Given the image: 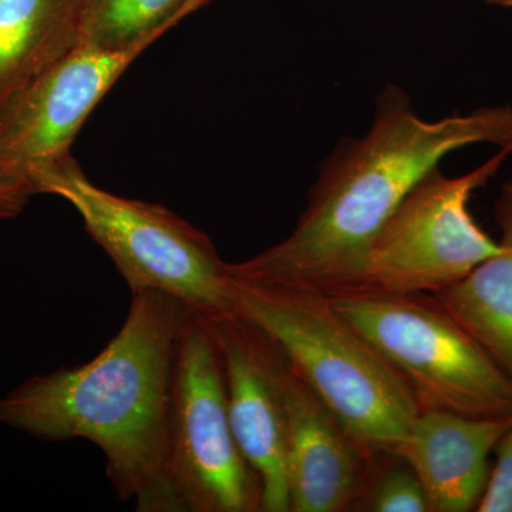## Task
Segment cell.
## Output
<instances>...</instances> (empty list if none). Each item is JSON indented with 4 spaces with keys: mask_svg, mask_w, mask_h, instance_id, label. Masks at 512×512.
<instances>
[{
    "mask_svg": "<svg viewBox=\"0 0 512 512\" xmlns=\"http://www.w3.org/2000/svg\"><path fill=\"white\" fill-rule=\"evenodd\" d=\"M474 144L512 150V107L429 121L403 90L386 87L365 136L343 141L323 164L291 234L247 261L228 264L229 274L326 298L352 295L370 245L407 194L448 154Z\"/></svg>",
    "mask_w": 512,
    "mask_h": 512,
    "instance_id": "6da1fadb",
    "label": "cell"
},
{
    "mask_svg": "<svg viewBox=\"0 0 512 512\" xmlns=\"http://www.w3.org/2000/svg\"><path fill=\"white\" fill-rule=\"evenodd\" d=\"M188 306L131 293L120 332L82 366L32 377L0 399V421L37 439L92 441L120 500L178 512L168 480V399L175 340Z\"/></svg>",
    "mask_w": 512,
    "mask_h": 512,
    "instance_id": "7a4b0ae2",
    "label": "cell"
},
{
    "mask_svg": "<svg viewBox=\"0 0 512 512\" xmlns=\"http://www.w3.org/2000/svg\"><path fill=\"white\" fill-rule=\"evenodd\" d=\"M235 281L237 311L262 330L369 458L396 454L421 412L382 353L326 296Z\"/></svg>",
    "mask_w": 512,
    "mask_h": 512,
    "instance_id": "3957f363",
    "label": "cell"
},
{
    "mask_svg": "<svg viewBox=\"0 0 512 512\" xmlns=\"http://www.w3.org/2000/svg\"><path fill=\"white\" fill-rule=\"evenodd\" d=\"M29 184L33 195H57L73 205L131 293H167L211 320L237 315L227 262L205 232L173 211L101 190L72 154L37 170Z\"/></svg>",
    "mask_w": 512,
    "mask_h": 512,
    "instance_id": "277c9868",
    "label": "cell"
},
{
    "mask_svg": "<svg viewBox=\"0 0 512 512\" xmlns=\"http://www.w3.org/2000/svg\"><path fill=\"white\" fill-rule=\"evenodd\" d=\"M397 370L420 410L511 419L512 376L431 293L329 298Z\"/></svg>",
    "mask_w": 512,
    "mask_h": 512,
    "instance_id": "5b68a950",
    "label": "cell"
},
{
    "mask_svg": "<svg viewBox=\"0 0 512 512\" xmlns=\"http://www.w3.org/2000/svg\"><path fill=\"white\" fill-rule=\"evenodd\" d=\"M168 480L178 512L261 511V485L229 420L212 320L188 309L171 365Z\"/></svg>",
    "mask_w": 512,
    "mask_h": 512,
    "instance_id": "8992f818",
    "label": "cell"
},
{
    "mask_svg": "<svg viewBox=\"0 0 512 512\" xmlns=\"http://www.w3.org/2000/svg\"><path fill=\"white\" fill-rule=\"evenodd\" d=\"M511 154L498 150L460 177H447L440 168L427 174L370 245L355 293H437L497 254L500 242L474 220L470 201Z\"/></svg>",
    "mask_w": 512,
    "mask_h": 512,
    "instance_id": "52a82bcc",
    "label": "cell"
},
{
    "mask_svg": "<svg viewBox=\"0 0 512 512\" xmlns=\"http://www.w3.org/2000/svg\"><path fill=\"white\" fill-rule=\"evenodd\" d=\"M150 46H76L37 77L0 113V175L30 190V177L69 156L84 121Z\"/></svg>",
    "mask_w": 512,
    "mask_h": 512,
    "instance_id": "ba28073f",
    "label": "cell"
},
{
    "mask_svg": "<svg viewBox=\"0 0 512 512\" xmlns=\"http://www.w3.org/2000/svg\"><path fill=\"white\" fill-rule=\"evenodd\" d=\"M227 389L229 420L242 456L261 485L262 512H289L281 352L244 316L212 320Z\"/></svg>",
    "mask_w": 512,
    "mask_h": 512,
    "instance_id": "9c48e42d",
    "label": "cell"
},
{
    "mask_svg": "<svg viewBox=\"0 0 512 512\" xmlns=\"http://www.w3.org/2000/svg\"><path fill=\"white\" fill-rule=\"evenodd\" d=\"M279 380L285 407L289 512L349 510L365 493L375 458L353 443L282 352Z\"/></svg>",
    "mask_w": 512,
    "mask_h": 512,
    "instance_id": "30bf717a",
    "label": "cell"
},
{
    "mask_svg": "<svg viewBox=\"0 0 512 512\" xmlns=\"http://www.w3.org/2000/svg\"><path fill=\"white\" fill-rule=\"evenodd\" d=\"M511 419H476L443 410H421L396 456L419 477L431 512H467L483 497L488 457Z\"/></svg>",
    "mask_w": 512,
    "mask_h": 512,
    "instance_id": "8fae6325",
    "label": "cell"
},
{
    "mask_svg": "<svg viewBox=\"0 0 512 512\" xmlns=\"http://www.w3.org/2000/svg\"><path fill=\"white\" fill-rule=\"evenodd\" d=\"M495 220L501 229L500 251L431 295L512 376V180L495 202Z\"/></svg>",
    "mask_w": 512,
    "mask_h": 512,
    "instance_id": "7c38bea8",
    "label": "cell"
},
{
    "mask_svg": "<svg viewBox=\"0 0 512 512\" xmlns=\"http://www.w3.org/2000/svg\"><path fill=\"white\" fill-rule=\"evenodd\" d=\"M77 0H0V113L77 46Z\"/></svg>",
    "mask_w": 512,
    "mask_h": 512,
    "instance_id": "4fadbf2b",
    "label": "cell"
},
{
    "mask_svg": "<svg viewBox=\"0 0 512 512\" xmlns=\"http://www.w3.org/2000/svg\"><path fill=\"white\" fill-rule=\"evenodd\" d=\"M211 0H77V46L121 50L153 45Z\"/></svg>",
    "mask_w": 512,
    "mask_h": 512,
    "instance_id": "5bb4252c",
    "label": "cell"
},
{
    "mask_svg": "<svg viewBox=\"0 0 512 512\" xmlns=\"http://www.w3.org/2000/svg\"><path fill=\"white\" fill-rule=\"evenodd\" d=\"M397 457L384 468L372 488L367 510L375 512H429L426 493L412 467Z\"/></svg>",
    "mask_w": 512,
    "mask_h": 512,
    "instance_id": "9a60e30c",
    "label": "cell"
},
{
    "mask_svg": "<svg viewBox=\"0 0 512 512\" xmlns=\"http://www.w3.org/2000/svg\"><path fill=\"white\" fill-rule=\"evenodd\" d=\"M495 464L476 510L512 512V423L494 448Z\"/></svg>",
    "mask_w": 512,
    "mask_h": 512,
    "instance_id": "2e32d148",
    "label": "cell"
},
{
    "mask_svg": "<svg viewBox=\"0 0 512 512\" xmlns=\"http://www.w3.org/2000/svg\"><path fill=\"white\" fill-rule=\"evenodd\" d=\"M32 195L25 184L0 175V222L18 217Z\"/></svg>",
    "mask_w": 512,
    "mask_h": 512,
    "instance_id": "e0dca14e",
    "label": "cell"
},
{
    "mask_svg": "<svg viewBox=\"0 0 512 512\" xmlns=\"http://www.w3.org/2000/svg\"><path fill=\"white\" fill-rule=\"evenodd\" d=\"M488 5L498 6V8L512 9V0H484Z\"/></svg>",
    "mask_w": 512,
    "mask_h": 512,
    "instance_id": "ac0fdd59",
    "label": "cell"
}]
</instances>
